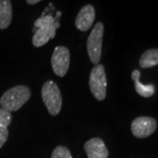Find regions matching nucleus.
<instances>
[{"label":"nucleus","instance_id":"nucleus-13","mask_svg":"<svg viewBox=\"0 0 158 158\" xmlns=\"http://www.w3.org/2000/svg\"><path fill=\"white\" fill-rule=\"evenodd\" d=\"M62 15V12L61 11H57L56 17L54 18L52 15H46V16H41L38 19L35 20L34 22V32L35 33L36 30L43 26H47V25H50L55 23L56 20L59 19L60 16Z\"/></svg>","mask_w":158,"mask_h":158},{"label":"nucleus","instance_id":"nucleus-1","mask_svg":"<svg viewBox=\"0 0 158 158\" xmlns=\"http://www.w3.org/2000/svg\"><path fill=\"white\" fill-rule=\"evenodd\" d=\"M31 98V90L26 85L12 87L2 95L0 105L7 112H17L28 102Z\"/></svg>","mask_w":158,"mask_h":158},{"label":"nucleus","instance_id":"nucleus-11","mask_svg":"<svg viewBox=\"0 0 158 158\" xmlns=\"http://www.w3.org/2000/svg\"><path fill=\"white\" fill-rule=\"evenodd\" d=\"M12 19V6L9 0H0V29H6Z\"/></svg>","mask_w":158,"mask_h":158},{"label":"nucleus","instance_id":"nucleus-14","mask_svg":"<svg viewBox=\"0 0 158 158\" xmlns=\"http://www.w3.org/2000/svg\"><path fill=\"white\" fill-rule=\"evenodd\" d=\"M51 158H72V156L68 148L57 146L52 153Z\"/></svg>","mask_w":158,"mask_h":158},{"label":"nucleus","instance_id":"nucleus-10","mask_svg":"<svg viewBox=\"0 0 158 158\" xmlns=\"http://www.w3.org/2000/svg\"><path fill=\"white\" fill-rule=\"evenodd\" d=\"M140 77H141V72L138 69H135L131 77L133 79V81L135 82V86L136 92L143 98H149L152 97L155 92H156V87L155 85L150 84V85H142L140 81Z\"/></svg>","mask_w":158,"mask_h":158},{"label":"nucleus","instance_id":"nucleus-12","mask_svg":"<svg viewBox=\"0 0 158 158\" xmlns=\"http://www.w3.org/2000/svg\"><path fill=\"white\" fill-rule=\"evenodd\" d=\"M139 64L142 69L152 68L158 65V48H150L141 55Z\"/></svg>","mask_w":158,"mask_h":158},{"label":"nucleus","instance_id":"nucleus-16","mask_svg":"<svg viewBox=\"0 0 158 158\" xmlns=\"http://www.w3.org/2000/svg\"><path fill=\"white\" fill-rule=\"evenodd\" d=\"M9 136V131L6 127L0 126V148L4 146V144L7 141Z\"/></svg>","mask_w":158,"mask_h":158},{"label":"nucleus","instance_id":"nucleus-2","mask_svg":"<svg viewBox=\"0 0 158 158\" xmlns=\"http://www.w3.org/2000/svg\"><path fill=\"white\" fill-rule=\"evenodd\" d=\"M43 103L52 116L58 115L62 106V97L58 85L52 80L47 81L41 88Z\"/></svg>","mask_w":158,"mask_h":158},{"label":"nucleus","instance_id":"nucleus-7","mask_svg":"<svg viewBox=\"0 0 158 158\" xmlns=\"http://www.w3.org/2000/svg\"><path fill=\"white\" fill-rule=\"evenodd\" d=\"M59 27H60V23H59V20H56L53 24L43 26L37 29L32 40L33 45L35 48H40L47 44L49 40L55 38L56 30Z\"/></svg>","mask_w":158,"mask_h":158},{"label":"nucleus","instance_id":"nucleus-6","mask_svg":"<svg viewBox=\"0 0 158 158\" xmlns=\"http://www.w3.org/2000/svg\"><path fill=\"white\" fill-rule=\"evenodd\" d=\"M157 128V122L154 118L141 116L135 118L131 124V131L136 138L144 139L150 136Z\"/></svg>","mask_w":158,"mask_h":158},{"label":"nucleus","instance_id":"nucleus-4","mask_svg":"<svg viewBox=\"0 0 158 158\" xmlns=\"http://www.w3.org/2000/svg\"><path fill=\"white\" fill-rule=\"evenodd\" d=\"M90 92L98 101H103L106 97L107 79L105 67L102 64H98L93 67L89 77Z\"/></svg>","mask_w":158,"mask_h":158},{"label":"nucleus","instance_id":"nucleus-15","mask_svg":"<svg viewBox=\"0 0 158 158\" xmlns=\"http://www.w3.org/2000/svg\"><path fill=\"white\" fill-rule=\"evenodd\" d=\"M11 119H12L11 113L0 107V126L8 127L11 123Z\"/></svg>","mask_w":158,"mask_h":158},{"label":"nucleus","instance_id":"nucleus-3","mask_svg":"<svg viewBox=\"0 0 158 158\" xmlns=\"http://www.w3.org/2000/svg\"><path fill=\"white\" fill-rule=\"evenodd\" d=\"M105 27L101 22H98L93 27L92 31L87 39V52L90 62L95 66L99 64L101 60L102 44H103V36H104Z\"/></svg>","mask_w":158,"mask_h":158},{"label":"nucleus","instance_id":"nucleus-9","mask_svg":"<svg viewBox=\"0 0 158 158\" xmlns=\"http://www.w3.org/2000/svg\"><path fill=\"white\" fill-rule=\"evenodd\" d=\"M88 158H108L109 151L101 138H91L84 145Z\"/></svg>","mask_w":158,"mask_h":158},{"label":"nucleus","instance_id":"nucleus-5","mask_svg":"<svg viewBox=\"0 0 158 158\" xmlns=\"http://www.w3.org/2000/svg\"><path fill=\"white\" fill-rule=\"evenodd\" d=\"M70 64V53L68 48L57 46L54 49L51 57V66L54 73L59 77H63L67 74Z\"/></svg>","mask_w":158,"mask_h":158},{"label":"nucleus","instance_id":"nucleus-17","mask_svg":"<svg viewBox=\"0 0 158 158\" xmlns=\"http://www.w3.org/2000/svg\"><path fill=\"white\" fill-rule=\"evenodd\" d=\"M40 2V0H27V3L28 5H35V4H38Z\"/></svg>","mask_w":158,"mask_h":158},{"label":"nucleus","instance_id":"nucleus-8","mask_svg":"<svg viewBox=\"0 0 158 158\" xmlns=\"http://www.w3.org/2000/svg\"><path fill=\"white\" fill-rule=\"evenodd\" d=\"M96 17L95 8L91 5H86L81 8L75 20L76 27L81 32H86L91 28Z\"/></svg>","mask_w":158,"mask_h":158}]
</instances>
